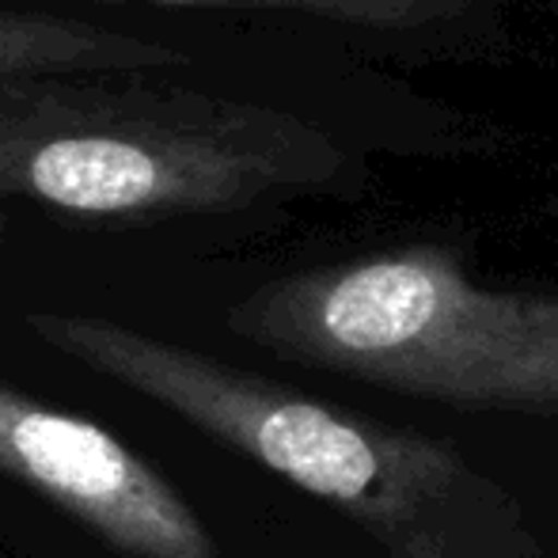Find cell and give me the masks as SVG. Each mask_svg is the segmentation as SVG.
Here are the masks:
<instances>
[{
  "label": "cell",
  "mask_w": 558,
  "mask_h": 558,
  "mask_svg": "<svg viewBox=\"0 0 558 558\" xmlns=\"http://www.w3.org/2000/svg\"><path fill=\"white\" fill-rule=\"evenodd\" d=\"M27 327L324 498L368 532L384 558H539L513 494L452 445L335 411L104 316L35 312Z\"/></svg>",
  "instance_id": "1"
},
{
  "label": "cell",
  "mask_w": 558,
  "mask_h": 558,
  "mask_svg": "<svg viewBox=\"0 0 558 558\" xmlns=\"http://www.w3.org/2000/svg\"><path fill=\"white\" fill-rule=\"evenodd\" d=\"M345 171L335 137L278 107L133 73L0 81V202L104 221L232 214Z\"/></svg>",
  "instance_id": "2"
},
{
  "label": "cell",
  "mask_w": 558,
  "mask_h": 558,
  "mask_svg": "<svg viewBox=\"0 0 558 558\" xmlns=\"http://www.w3.org/2000/svg\"><path fill=\"white\" fill-rule=\"evenodd\" d=\"M289 361L463 411L558 418V296L486 289L445 247H396L266 281L228 308Z\"/></svg>",
  "instance_id": "3"
},
{
  "label": "cell",
  "mask_w": 558,
  "mask_h": 558,
  "mask_svg": "<svg viewBox=\"0 0 558 558\" xmlns=\"http://www.w3.org/2000/svg\"><path fill=\"white\" fill-rule=\"evenodd\" d=\"M0 471L130 558H221L175 486L96 422L0 384Z\"/></svg>",
  "instance_id": "4"
},
{
  "label": "cell",
  "mask_w": 558,
  "mask_h": 558,
  "mask_svg": "<svg viewBox=\"0 0 558 558\" xmlns=\"http://www.w3.org/2000/svg\"><path fill=\"white\" fill-rule=\"evenodd\" d=\"M191 53L81 15L27 12L0 4V81L61 73H156Z\"/></svg>",
  "instance_id": "5"
},
{
  "label": "cell",
  "mask_w": 558,
  "mask_h": 558,
  "mask_svg": "<svg viewBox=\"0 0 558 558\" xmlns=\"http://www.w3.org/2000/svg\"><path fill=\"white\" fill-rule=\"evenodd\" d=\"M99 4H160V8H217V12H270L331 23L384 38L434 35L471 23L478 0H99Z\"/></svg>",
  "instance_id": "6"
},
{
  "label": "cell",
  "mask_w": 558,
  "mask_h": 558,
  "mask_svg": "<svg viewBox=\"0 0 558 558\" xmlns=\"http://www.w3.org/2000/svg\"><path fill=\"white\" fill-rule=\"evenodd\" d=\"M0 240H4V228H0Z\"/></svg>",
  "instance_id": "7"
}]
</instances>
